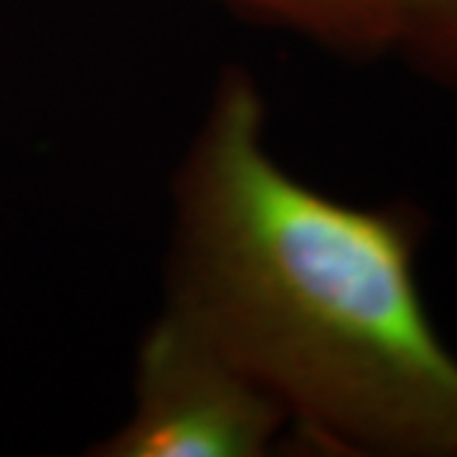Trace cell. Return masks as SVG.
<instances>
[{"instance_id": "3", "label": "cell", "mask_w": 457, "mask_h": 457, "mask_svg": "<svg viewBox=\"0 0 457 457\" xmlns=\"http://www.w3.org/2000/svg\"><path fill=\"white\" fill-rule=\"evenodd\" d=\"M249 23L293 33L345 62L394 49L396 0H209Z\"/></svg>"}, {"instance_id": "4", "label": "cell", "mask_w": 457, "mask_h": 457, "mask_svg": "<svg viewBox=\"0 0 457 457\" xmlns=\"http://www.w3.org/2000/svg\"><path fill=\"white\" fill-rule=\"evenodd\" d=\"M392 54L427 82L457 92V0H396Z\"/></svg>"}, {"instance_id": "1", "label": "cell", "mask_w": 457, "mask_h": 457, "mask_svg": "<svg viewBox=\"0 0 457 457\" xmlns=\"http://www.w3.org/2000/svg\"><path fill=\"white\" fill-rule=\"evenodd\" d=\"M427 216L348 204L267 145L242 64L216 77L170 179L165 308L206 333L330 455L457 457V356L422 297Z\"/></svg>"}, {"instance_id": "2", "label": "cell", "mask_w": 457, "mask_h": 457, "mask_svg": "<svg viewBox=\"0 0 457 457\" xmlns=\"http://www.w3.org/2000/svg\"><path fill=\"white\" fill-rule=\"evenodd\" d=\"M287 429L278 399L163 305L137 343L130 414L89 455L264 457Z\"/></svg>"}]
</instances>
